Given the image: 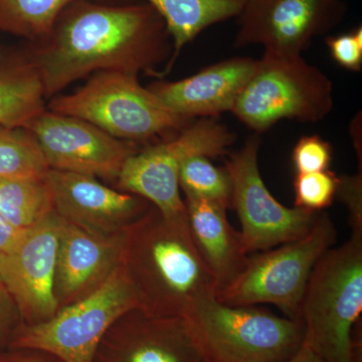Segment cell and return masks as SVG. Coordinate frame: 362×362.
<instances>
[{"mask_svg":"<svg viewBox=\"0 0 362 362\" xmlns=\"http://www.w3.org/2000/svg\"><path fill=\"white\" fill-rule=\"evenodd\" d=\"M287 362H325L320 358L315 352L312 351L308 346L303 344L301 349L297 352L296 356H293L289 361Z\"/></svg>","mask_w":362,"mask_h":362,"instance_id":"obj_31","label":"cell"},{"mask_svg":"<svg viewBox=\"0 0 362 362\" xmlns=\"http://www.w3.org/2000/svg\"><path fill=\"white\" fill-rule=\"evenodd\" d=\"M333 148L320 136L300 138L293 150L292 159L297 173H318L329 169Z\"/></svg>","mask_w":362,"mask_h":362,"instance_id":"obj_26","label":"cell"},{"mask_svg":"<svg viewBox=\"0 0 362 362\" xmlns=\"http://www.w3.org/2000/svg\"><path fill=\"white\" fill-rule=\"evenodd\" d=\"M235 140L232 131L214 118L189 122L173 137L132 154L117 178L118 187L151 202L168 220L185 218L180 187L183 162L192 156H225Z\"/></svg>","mask_w":362,"mask_h":362,"instance_id":"obj_9","label":"cell"},{"mask_svg":"<svg viewBox=\"0 0 362 362\" xmlns=\"http://www.w3.org/2000/svg\"><path fill=\"white\" fill-rule=\"evenodd\" d=\"M4 311H0V343H1L2 339L6 337L7 330L6 320V318H4Z\"/></svg>","mask_w":362,"mask_h":362,"instance_id":"obj_33","label":"cell"},{"mask_svg":"<svg viewBox=\"0 0 362 362\" xmlns=\"http://www.w3.org/2000/svg\"><path fill=\"white\" fill-rule=\"evenodd\" d=\"M333 106V85L325 74L301 54L265 52L230 112L262 133L285 119L318 122Z\"/></svg>","mask_w":362,"mask_h":362,"instance_id":"obj_6","label":"cell"},{"mask_svg":"<svg viewBox=\"0 0 362 362\" xmlns=\"http://www.w3.org/2000/svg\"><path fill=\"white\" fill-rule=\"evenodd\" d=\"M338 176L329 169L318 173H297L294 181L295 206L321 213L337 197Z\"/></svg>","mask_w":362,"mask_h":362,"instance_id":"obj_25","label":"cell"},{"mask_svg":"<svg viewBox=\"0 0 362 362\" xmlns=\"http://www.w3.org/2000/svg\"><path fill=\"white\" fill-rule=\"evenodd\" d=\"M18 354L4 357L0 362H62L57 357L35 349H14Z\"/></svg>","mask_w":362,"mask_h":362,"instance_id":"obj_30","label":"cell"},{"mask_svg":"<svg viewBox=\"0 0 362 362\" xmlns=\"http://www.w3.org/2000/svg\"><path fill=\"white\" fill-rule=\"evenodd\" d=\"M337 237L330 216L320 213L303 237L249 257L244 271L216 293V299L230 306L275 305L288 318L299 319L314 266L332 247Z\"/></svg>","mask_w":362,"mask_h":362,"instance_id":"obj_8","label":"cell"},{"mask_svg":"<svg viewBox=\"0 0 362 362\" xmlns=\"http://www.w3.org/2000/svg\"><path fill=\"white\" fill-rule=\"evenodd\" d=\"M147 220L139 238L142 282L135 285L140 309L152 317H185L216 283L195 247L185 218Z\"/></svg>","mask_w":362,"mask_h":362,"instance_id":"obj_3","label":"cell"},{"mask_svg":"<svg viewBox=\"0 0 362 362\" xmlns=\"http://www.w3.org/2000/svg\"><path fill=\"white\" fill-rule=\"evenodd\" d=\"M62 218V216H61ZM115 250L101 233L62 218L56 295L71 301L110 275Z\"/></svg>","mask_w":362,"mask_h":362,"instance_id":"obj_18","label":"cell"},{"mask_svg":"<svg viewBox=\"0 0 362 362\" xmlns=\"http://www.w3.org/2000/svg\"><path fill=\"white\" fill-rule=\"evenodd\" d=\"M25 129L37 140L49 168L56 170L114 180L136 152L130 142L117 139L87 121L47 109Z\"/></svg>","mask_w":362,"mask_h":362,"instance_id":"obj_13","label":"cell"},{"mask_svg":"<svg viewBox=\"0 0 362 362\" xmlns=\"http://www.w3.org/2000/svg\"><path fill=\"white\" fill-rule=\"evenodd\" d=\"M52 211L45 180H0V214L18 230H30Z\"/></svg>","mask_w":362,"mask_h":362,"instance_id":"obj_21","label":"cell"},{"mask_svg":"<svg viewBox=\"0 0 362 362\" xmlns=\"http://www.w3.org/2000/svg\"><path fill=\"white\" fill-rule=\"evenodd\" d=\"M45 90L28 49L0 63V126L26 128L45 110Z\"/></svg>","mask_w":362,"mask_h":362,"instance_id":"obj_19","label":"cell"},{"mask_svg":"<svg viewBox=\"0 0 362 362\" xmlns=\"http://www.w3.org/2000/svg\"><path fill=\"white\" fill-rule=\"evenodd\" d=\"M188 226L197 251L216 283V293L232 284L246 267L240 233L228 223L220 204L185 197Z\"/></svg>","mask_w":362,"mask_h":362,"instance_id":"obj_17","label":"cell"},{"mask_svg":"<svg viewBox=\"0 0 362 362\" xmlns=\"http://www.w3.org/2000/svg\"><path fill=\"white\" fill-rule=\"evenodd\" d=\"M187 319L209 362H287L304 344V324L255 306H230L216 296L194 305Z\"/></svg>","mask_w":362,"mask_h":362,"instance_id":"obj_4","label":"cell"},{"mask_svg":"<svg viewBox=\"0 0 362 362\" xmlns=\"http://www.w3.org/2000/svg\"><path fill=\"white\" fill-rule=\"evenodd\" d=\"M47 108L87 121L126 142L175 135L190 122L169 111L140 84L138 76L120 71L95 74L76 92L52 97Z\"/></svg>","mask_w":362,"mask_h":362,"instance_id":"obj_7","label":"cell"},{"mask_svg":"<svg viewBox=\"0 0 362 362\" xmlns=\"http://www.w3.org/2000/svg\"><path fill=\"white\" fill-rule=\"evenodd\" d=\"M8 296V293H7L6 287H4V283H2L1 278H0V311H4L2 306H4V304L6 303Z\"/></svg>","mask_w":362,"mask_h":362,"instance_id":"obj_32","label":"cell"},{"mask_svg":"<svg viewBox=\"0 0 362 362\" xmlns=\"http://www.w3.org/2000/svg\"><path fill=\"white\" fill-rule=\"evenodd\" d=\"M93 362H209L185 317H152L104 337Z\"/></svg>","mask_w":362,"mask_h":362,"instance_id":"obj_15","label":"cell"},{"mask_svg":"<svg viewBox=\"0 0 362 362\" xmlns=\"http://www.w3.org/2000/svg\"><path fill=\"white\" fill-rule=\"evenodd\" d=\"M26 230H18L0 214V252L13 249Z\"/></svg>","mask_w":362,"mask_h":362,"instance_id":"obj_29","label":"cell"},{"mask_svg":"<svg viewBox=\"0 0 362 362\" xmlns=\"http://www.w3.org/2000/svg\"><path fill=\"white\" fill-rule=\"evenodd\" d=\"M74 0H0V30L37 42L49 35Z\"/></svg>","mask_w":362,"mask_h":362,"instance_id":"obj_22","label":"cell"},{"mask_svg":"<svg viewBox=\"0 0 362 362\" xmlns=\"http://www.w3.org/2000/svg\"><path fill=\"white\" fill-rule=\"evenodd\" d=\"M331 57L346 70L359 71L362 66V28L357 26L351 32L331 35L326 39Z\"/></svg>","mask_w":362,"mask_h":362,"instance_id":"obj_27","label":"cell"},{"mask_svg":"<svg viewBox=\"0 0 362 362\" xmlns=\"http://www.w3.org/2000/svg\"><path fill=\"white\" fill-rule=\"evenodd\" d=\"M337 197L349 214L351 235H362V173L338 176Z\"/></svg>","mask_w":362,"mask_h":362,"instance_id":"obj_28","label":"cell"},{"mask_svg":"<svg viewBox=\"0 0 362 362\" xmlns=\"http://www.w3.org/2000/svg\"><path fill=\"white\" fill-rule=\"evenodd\" d=\"M45 181L54 211L93 232L122 226L142 209L139 199L105 187L93 176L49 169Z\"/></svg>","mask_w":362,"mask_h":362,"instance_id":"obj_16","label":"cell"},{"mask_svg":"<svg viewBox=\"0 0 362 362\" xmlns=\"http://www.w3.org/2000/svg\"><path fill=\"white\" fill-rule=\"evenodd\" d=\"M136 309H140L139 297L130 272L125 265L119 266L77 303L44 322L18 327L9 346L40 350L62 362H93L107 332Z\"/></svg>","mask_w":362,"mask_h":362,"instance_id":"obj_5","label":"cell"},{"mask_svg":"<svg viewBox=\"0 0 362 362\" xmlns=\"http://www.w3.org/2000/svg\"><path fill=\"white\" fill-rule=\"evenodd\" d=\"M98 1V0H97ZM106 2L107 0H101ZM131 1V0H108ZM147 2L165 21L173 44V58L168 63L170 70L176 58L188 42L216 25L238 18L247 0H141Z\"/></svg>","mask_w":362,"mask_h":362,"instance_id":"obj_20","label":"cell"},{"mask_svg":"<svg viewBox=\"0 0 362 362\" xmlns=\"http://www.w3.org/2000/svg\"><path fill=\"white\" fill-rule=\"evenodd\" d=\"M257 63L258 59L252 58L226 59L192 77L176 82L157 81L147 88L169 111L185 120L214 118L232 110Z\"/></svg>","mask_w":362,"mask_h":362,"instance_id":"obj_14","label":"cell"},{"mask_svg":"<svg viewBox=\"0 0 362 362\" xmlns=\"http://www.w3.org/2000/svg\"><path fill=\"white\" fill-rule=\"evenodd\" d=\"M49 169L30 131L0 126V180H45Z\"/></svg>","mask_w":362,"mask_h":362,"instance_id":"obj_23","label":"cell"},{"mask_svg":"<svg viewBox=\"0 0 362 362\" xmlns=\"http://www.w3.org/2000/svg\"><path fill=\"white\" fill-rule=\"evenodd\" d=\"M62 218L52 211L23 233L9 251L0 252V278L28 324L56 315L57 263Z\"/></svg>","mask_w":362,"mask_h":362,"instance_id":"obj_12","label":"cell"},{"mask_svg":"<svg viewBox=\"0 0 362 362\" xmlns=\"http://www.w3.org/2000/svg\"><path fill=\"white\" fill-rule=\"evenodd\" d=\"M343 1H345V0H343Z\"/></svg>","mask_w":362,"mask_h":362,"instance_id":"obj_34","label":"cell"},{"mask_svg":"<svg viewBox=\"0 0 362 362\" xmlns=\"http://www.w3.org/2000/svg\"><path fill=\"white\" fill-rule=\"evenodd\" d=\"M259 147L261 139L252 135L226 161L233 185L232 209L239 216L240 240L247 255L300 239L320 214L283 206L272 195L259 173Z\"/></svg>","mask_w":362,"mask_h":362,"instance_id":"obj_10","label":"cell"},{"mask_svg":"<svg viewBox=\"0 0 362 362\" xmlns=\"http://www.w3.org/2000/svg\"><path fill=\"white\" fill-rule=\"evenodd\" d=\"M343 0H247L235 47L261 45L265 52L301 54L312 40L341 23Z\"/></svg>","mask_w":362,"mask_h":362,"instance_id":"obj_11","label":"cell"},{"mask_svg":"<svg viewBox=\"0 0 362 362\" xmlns=\"http://www.w3.org/2000/svg\"><path fill=\"white\" fill-rule=\"evenodd\" d=\"M28 51L47 99L94 71L156 75V66L173 58V44L165 21L147 2L74 0Z\"/></svg>","mask_w":362,"mask_h":362,"instance_id":"obj_1","label":"cell"},{"mask_svg":"<svg viewBox=\"0 0 362 362\" xmlns=\"http://www.w3.org/2000/svg\"><path fill=\"white\" fill-rule=\"evenodd\" d=\"M362 312V235H350L314 266L299 319L304 344L325 362H358L354 325Z\"/></svg>","mask_w":362,"mask_h":362,"instance_id":"obj_2","label":"cell"},{"mask_svg":"<svg viewBox=\"0 0 362 362\" xmlns=\"http://www.w3.org/2000/svg\"><path fill=\"white\" fill-rule=\"evenodd\" d=\"M180 187L185 197H197L232 209L233 185L226 168H216L206 156H192L183 162Z\"/></svg>","mask_w":362,"mask_h":362,"instance_id":"obj_24","label":"cell"}]
</instances>
